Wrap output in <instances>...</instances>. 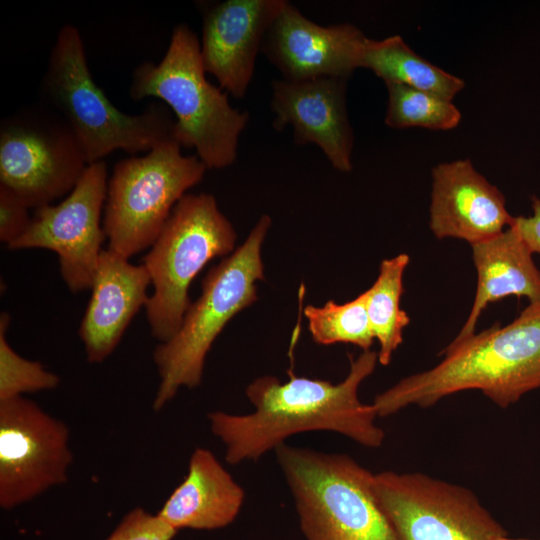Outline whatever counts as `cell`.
Here are the masks:
<instances>
[{"mask_svg": "<svg viewBox=\"0 0 540 540\" xmlns=\"http://www.w3.org/2000/svg\"><path fill=\"white\" fill-rule=\"evenodd\" d=\"M377 363L378 352L363 351L351 359L347 376L337 384L293 373L286 382L272 375L256 378L245 390L253 412L207 416L211 432L225 446L226 462L257 460L290 436L311 431L336 432L364 447H380L385 433L376 424V410L358 396Z\"/></svg>", "mask_w": 540, "mask_h": 540, "instance_id": "cell-1", "label": "cell"}, {"mask_svg": "<svg viewBox=\"0 0 540 540\" xmlns=\"http://www.w3.org/2000/svg\"><path fill=\"white\" fill-rule=\"evenodd\" d=\"M443 359L378 394V417L411 405L427 408L444 397L479 390L500 408L540 389V301L529 303L509 324L499 323L460 342H450Z\"/></svg>", "mask_w": 540, "mask_h": 540, "instance_id": "cell-2", "label": "cell"}, {"mask_svg": "<svg viewBox=\"0 0 540 540\" xmlns=\"http://www.w3.org/2000/svg\"><path fill=\"white\" fill-rule=\"evenodd\" d=\"M129 95L134 101L164 103L175 118L174 139L182 148L195 149L207 169L235 162L249 114L232 107L227 93L208 81L200 40L188 25L173 28L160 62L146 61L134 69Z\"/></svg>", "mask_w": 540, "mask_h": 540, "instance_id": "cell-3", "label": "cell"}, {"mask_svg": "<svg viewBox=\"0 0 540 540\" xmlns=\"http://www.w3.org/2000/svg\"><path fill=\"white\" fill-rule=\"evenodd\" d=\"M44 104L57 112L76 138L88 164L115 150L149 152L173 136L175 118L161 101L127 114L94 81L77 27L60 28L41 82Z\"/></svg>", "mask_w": 540, "mask_h": 540, "instance_id": "cell-4", "label": "cell"}, {"mask_svg": "<svg viewBox=\"0 0 540 540\" xmlns=\"http://www.w3.org/2000/svg\"><path fill=\"white\" fill-rule=\"evenodd\" d=\"M264 214L245 242L212 267L202 280V291L191 302L177 333L153 352L160 384L153 408L158 411L181 387L201 381L206 356L226 324L257 300V282L264 279L261 248L271 226Z\"/></svg>", "mask_w": 540, "mask_h": 540, "instance_id": "cell-5", "label": "cell"}, {"mask_svg": "<svg viewBox=\"0 0 540 540\" xmlns=\"http://www.w3.org/2000/svg\"><path fill=\"white\" fill-rule=\"evenodd\" d=\"M307 540H396L374 473L346 454L281 444L274 450Z\"/></svg>", "mask_w": 540, "mask_h": 540, "instance_id": "cell-6", "label": "cell"}, {"mask_svg": "<svg viewBox=\"0 0 540 540\" xmlns=\"http://www.w3.org/2000/svg\"><path fill=\"white\" fill-rule=\"evenodd\" d=\"M237 234L207 193L185 194L143 257L153 290L146 317L151 334L167 342L179 330L191 303L189 288L205 265L235 251Z\"/></svg>", "mask_w": 540, "mask_h": 540, "instance_id": "cell-7", "label": "cell"}, {"mask_svg": "<svg viewBox=\"0 0 540 540\" xmlns=\"http://www.w3.org/2000/svg\"><path fill=\"white\" fill-rule=\"evenodd\" d=\"M171 138L144 156L118 161L108 179L103 228L109 250L129 259L156 241L175 205L206 166Z\"/></svg>", "mask_w": 540, "mask_h": 540, "instance_id": "cell-8", "label": "cell"}, {"mask_svg": "<svg viewBox=\"0 0 540 540\" xmlns=\"http://www.w3.org/2000/svg\"><path fill=\"white\" fill-rule=\"evenodd\" d=\"M88 165L67 123L46 104L19 109L2 119L0 185L29 208L67 196Z\"/></svg>", "mask_w": 540, "mask_h": 540, "instance_id": "cell-9", "label": "cell"}, {"mask_svg": "<svg viewBox=\"0 0 540 540\" xmlns=\"http://www.w3.org/2000/svg\"><path fill=\"white\" fill-rule=\"evenodd\" d=\"M396 540H496L505 528L468 488L420 472L374 474Z\"/></svg>", "mask_w": 540, "mask_h": 540, "instance_id": "cell-10", "label": "cell"}, {"mask_svg": "<svg viewBox=\"0 0 540 540\" xmlns=\"http://www.w3.org/2000/svg\"><path fill=\"white\" fill-rule=\"evenodd\" d=\"M107 185L105 161L89 164L60 203L34 209L29 227L8 249L51 250L58 255L68 289L73 293L90 289L106 238L101 216Z\"/></svg>", "mask_w": 540, "mask_h": 540, "instance_id": "cell-11", "label": "cell"}, {"mask_svg": "<svg viewBox=\"0 0 540 540\" xmlns=\"http://www.w3.org/2000/svg\"><path fill=\"white\" fill-rule=\"evenodd\" d=\"M64 422L22 396L0 401V506L11 509L67 481Z\"/></svg>", "mask_w": 540, "mask_h": 540, "instance_id": "cell-12", "label": "cell"}, {"mask_svg": "<svg viewBox=\"0 0 540 540\" xmlns=\"http://www.w3.org/2000/svg\"><path fill=\"white\" fill-rule=\"evenodd\" d=\"M367 39L352 24H316L286 1L267 31L261 51L288 81L348 79L361 68Z\"/></svg>", "mask_w": 540, "mask_h": 540, "instance_id": "cell-13", "label": "cell"}, {"mask_svg": "<svg viewBox=\"0 0 540 540\" xmlns=\"http://www.w3.org/2000/svg\"><path fill=\"white\" fill-rule=\"evenodd\" d=\"M285 0H226L203 5L201 58L206 73L242 99L254 75L256 56Z\"/></svg>", "mask_w": 540, "mask_h": 540, "instance_id": "cell-14", "label": "cell"}, {"mask_svg": "<svg viewBox=\"0 0 540 540\" xmlns=\"http://www.w3.org/2000/svg\"><path fill=\"white\" fill-rule=\"evenodd\" d=\"M347 78L319 77L303 81L272 82L273 127L293 129L299 145L316 144L332 167L352 170L353 130L346 108Z\"/></svg>", "mask_w": 540, "mask_h": 540, "instance_id": "cell-15", "label": "cell"}, {"mask_svg": "<svg viewBox=\"0 0 540 540\" xmlns=\"http://www.w3.org/2000/svg\"><path fill=\"white\" fill-rule=\"evenodd\" d=\"M431 176L429 227L437 239H461L471 246L512 225L504 195L470 160L437 164Z\"/></svg>", "mask_w": 540, "mask_h": 540, "instance_id": "cell-16", "label": "cell"}, {"mask_svg": "<svg viewBox=\"0 0 540 540\" xmlns=\"http://www.w3.org/2000/svg\"><path fill=\"white\" fill-rule=\"evenodd\" d=\"M150 285L143 264L134 265L129 259L103 249L79 328L90 363L103 362L115 350L131 320L146 306Z\"/></svg>", "mask_w": 540, "mask_h": 540, "instance_id": "cell-17", "label": "cell"}, {"mask_svg": "<svg viewBox=\"0 0 540 540\" xmlns=\"http://www.w3.org/2000/svg\"><path fill=\"white\" fill-rule=\"evenodd\" d=\"M243 488L208 449L191 454L188 473L157 516L175 530H214L226 527L244 503Z\"/></svg>", "mask_w": 540, "mask_h": 540, "instance_id": "cell-18", "label": "cell"}, {"mask_svg": "<svg viewBox=\"0 0 540 540\" xmlns=\"http://www.w3.org/2000/svg\"><path fill=\"white\" fill-rule=\"evenodd\" d=\"M477 272V286L470 313L457 336L460 342L475 334L485 308L507 296L526 297L529 303L540 301V270L533 253L510 226L500 234L471 245Z\"/></svg>", "mask_w": 540, "mask_h": 540, "instance_id": "cell-19", "label": "cell"}, {"mask_svg": "<svg viewBox=\"0 0 540 540\" xmlns=\"http://www.w3.org/2000/svg\"><path fill=\"white\" fill-rule=\"evenodd\" d=\"M361 68L371 70L385 84H401L452 101L464 81L419 56L399 35L367 39Z\"/></svg>", "mask_w": 540, "mask_h": 540, "instance_id": "cell-20", "label": "cell"}, {"mask_svg": "<svg viewBox=\"0 0 540 540\" xmlns=\"http://www.w3.org/2000/svg\"><path fill=\"white\" fill-rule=\"evenodd\" d=\"M410 262L406 253L384 259L373 285L364 292L369 324L379 343L378 362L387 366L403 341V330L410 317L400 307L403 275Z\"/></svg>", "mask_w": 540, "mask_h": 540, "instance_id": "cell-21", "label": "cell"}, {"mask_svg": "<svg viewBox=\"0 0 540 540\" xmlns=\"http://www.w3.org/2000/svg\"><path fill=\"white\" fill-rule=\"evenodd\" d=\"M304 315L311 336L318 344L347 343L367 351L375 340L368 320L364 292L344 304L329 300L321 307L308 305Z\"/></svg>", "mask_w": 540, "mask_h": 540, "instance_id": "cell-22", "label": "cell"}, {"mask_svg": "<svg viewBox=\"0 0 540 540\" xmlns=\"http://www.w3.org/2000/svg\"><path fill=\"white\" fill-rule=\"evenodd\" d=\"M386 87L388 104L384 121L391 128L450 130L461 121V112L450 100L401 84H386Z\"/></svg>", "mask_w": 540, "mask_h": 540, "instance_id": "cell-23", "label": "cell"}, {"mask_svg": "<svg viewBox=\"0 0 540 540\" xmlns=\"http://www.w3.org/2000/svg\"><path fill=\"white\" fill-rule=\"evenodd\" d=\"M10 316H0V401L22 396L23 393L56 388L60 378L47 371L38 361L18 355L6 339Z\"/></svg>", "mask_w": 540, "mask_h": 540, "instance_id": "cell-24", "label": "cell"}, {"mask_svg": "<svg viewBox=\"0 0 540 540\" xmlns=\"http://www.w3.org/2000/svg\"><path fill=\"white\" fill-rule=\"evenodd\" d=\"M177 530L137 507L128 512L106 540H171Z\"/></svg>", "mask_w": 540, "mask_h": 540, "instance_id": "cell-25", "label": "cell"}, {"mask_svg": "<svg viewBox=\"0 0 540 540\" xmlns=\"http://www.w3.org/2000/svg\"><path fill=\"white\" fill-rule=\"evenodd\" d=\"M32 216L29 207L13 191L0 185V240L6 246L29 227Z\"/></svg>", "mask_w": 540, "mask_h": 540, "instance_id": "cell-26", "label": "cell"}, {"mask_svg": "<svg viewBox=\"0 0 540 540\" xmlns=\"http://www.w3.org/2000/svg\"><path fill=\"white\" fill-rule=\"evenodd\" d=\"M532 215L514 217L513 226L530 251L540 255V198L531 197Z\"/></svg>", "mask_w": 540, "mask_h": 540, "instance_id": "cell-27", "label": "cell"}, {"mask_svg": "<svg viewBox=\"0 0 540 540\" xmlns=\"http://www.w3.org/2000/svg\"><path fill=\"white\" fill-rule=\"evenodd\" d=\"M496 540H530V539H523V538H511L508 535L502 536L500 538H497Z\"/></svg>", "mask_w": 540, "mask_h": 540, "instance_id": "cell-28", "label": "cell"}]
</instances>
